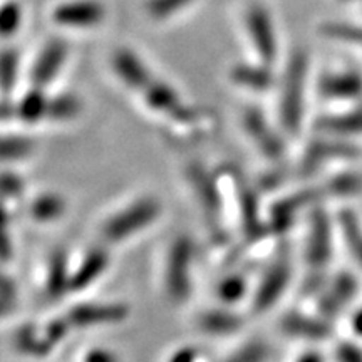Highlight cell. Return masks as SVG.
<instances>
[{"instance_id": "cell-23", "label": "cell", "mask_w": 362, "mask_h": 362, "mask_svg": "<svg viewBox=\"0 0 362 362\" xmlns=\"http://www.w3.org/2000/svg\"><path fill=\"white\" fill-rule=\"evenodd\" d=\"M356 279L349 274H341L336 279V282L330 285L329 291L324 293L322 300H320V312L325 315L337 314L347 302L352 300V297L356 296Z\"/></svg>"}, {"instance_id": "cell-11", "label": "cell", "mask_w": 362, "mask_h": 362, "mask_svg": "<svg viewBox=\"0 0 362 362\" xmlns=\"http://www.w3.org/2000/svg\"><path fill=\"white\" fill-rule=\"evenodd\" d=\"M330 253H332V243H330V223L324 211L315 210L310 218V232L307 237L305 260L312 270V279L322 280L320 272L325 270Z\"/></svg>"}, {"instance_id": "cell-22", "label": "cell", "mask_w": 362, "mask_h": 362, "mask_svg": "<svg viewBox=\"0 0 362 362\" xmlns=\"http://www.w3.org/2000/svg\"><path fill=\"white\" fill-rule=\"evenodd\" d=\"M252 285L248 282L247 275L242 272H233V274L225 275L215 287V296L218 298L220 305L233 309L238 302L245 300L252 296Z\"/></svg>"}, {"instance_id": "cell-1", "label": "cell", "mask_w": 362, "mask_h": 362, "mask_svg": "<svg viewBox=\"0 0 362 362\" xmlns=\"http://www.w3.org/2000/svg\"><path fill=\"white\" fill-rule=\"evenodd\" d=\"M163 216V203L155 194H138L121 203L98 225L99 243L104 247H119L138 238L158 223Z\"/></svg>"}, {"instance_id": "cell-12", "label": "cell", "mask_w": 362, "mask_h": 362, "mask_svg": "<svg viewBox=\"0 0 362 362\" xmlns=\"http://www.w3.org/2000/svg\"><path fill=\"white\" fill-rule=\"evenodd\" d=\"M111 69L119 83L134 93L141 94L149 83L155 79L146 62L128 47H121L112 54Z\"/></svg>"}, {"instance_id": "cell-26", "label": "cell", "mask_w": 362, "mask_h": 362, "mask_svg": "<svg viewBox=\"0 0 362 362\" xmlns=\"http://www.w3.org/2000/svg\"><path fill=\"white\" fill-rule=\"evenodd\" d=\"M21 76V56L16 49L6 47L0 51V93L8 96L17 88Z\"/></svg>"}, {"instance_id": "cell-40", "label": "cell", "mask_w": 362, "mask_h": 362, "mask_svg": "<svg viewBox=\"0 0 362 362\" xmlns=\"http://www.w3.org/2000/svg\"><path fill=\"white\" fill-rule=\"evenodd\" d=\"M0 297H7V298L16 297V287H13L12 280L7 279L2 272H0Z\"/></svg>"}, {"instance_id": "cell-34", "label": "cell", "mask_w": 362, "mask_h": 362, "mask_svg": "<svg viewBox=\"0 0 362 362\" xmlns=\"http://www.w3.org/2000/svg\"><path fill=\"white\" fill-rule=\"evenodd\" d=\"M362 188V180L356 175H344L332 180L327 187L322 188L324 193L330 194H351L359 192Z\"/></svg>"}, {"instance_id": "cell-14", "label": "cell", "mask_w": 362, "mask_h": 362, "mask_svg": "<svg viewBox=\"0 0 362 362\" xmlns=\"http://www.w3.org/2000/svg\"><path fill=\"white\" fill-rule=\"evenodd\" d=\"M110 267V253L104 250V245L90 248L83 255L79 264L71 269L69 293L83 292L94 285L106 274Z\"/></svg>"}, {"instance_id": "cell-19", "label": "cell", "mask_w": 362, "mask_h": 362, "mask_svg": "<svg viewBox=\"0 0 362 362\" xmlns=\"http://www.w3.org/2000/svg\"><path fill=\"white\" fill-rule=\"evenodd\" d=\"M69 279L71 267L67 255L62 250L52 253L47 265V272H45V297L51 298V300H56V298H61L64 293L69 292Z\"/></svg>"}, {"instance_id": "cell-36", "label": "cell", "mask_w": 362, "mask_h": 362, "mask_svg": "<svg viewBox=\"0 0 362 362\" xmlns=\"http://www.w3.org/2000/svg\"><path fill=\"white\" fill-rule=\"evenodd\" d=\"M8 210L6 208V202L0 200V260H7L11 257L12 243L8 237Z\"/></svg>"}, {"instance_id": "cell-3", "label": "cell", "mask_w": 362, "mask_h": 362, "mask_svg": "<svg viewBox=\"0 0 362 362\" xmlns=\"http://www.w3.org/2000/svg\"><path fill=\"white\" fill-rule=\"evenodd\" d=\"M185 181L192 189L194 205L200 210L205 223L214 230L215 235H220L223 230L225 203L218 180L198 163H192L185 170Z\"/></svg>"}, {"instance_id": "cell-32", "label": "cell", "mask_w": 362, "mask_h": 362, "mask_svg": "<svg viewBox=\"0 0 362 362\" xmlns=\"http://www.w3.org/2000/svg\"><path fill=\"white\" fill-rule=\"evenodd\" d=\"M341 226L347 245H349L352 253H354L356 259L362 264V232L356 216L351 211H344L341 215Z\"/></svg>"}, {"instance_id": "cell-43", "label": "cell", "mask_w": 362, "mask_h": 362, "mask_svg": "<svg viewBox=\"0 0 362 362\" xmlns=\"http://www.w3.org/2000/svg\"><path fill=\"white\" fill-rule=\"evenodd\" d=\"M352 327H354V330L359 336H362V310L357 312L354 319H352Z\"/></svg>"}, {"instance_id": "cell-8", "label": "cell", "mask_w": 362, "mask_h": 362, "mask_svg": "<svg viewBox=\"0 0 362 362\" xmlns=\"http://www.w3.org/2000/svg\"><path fill=\"white\" fill-rule=\"evenodd\" d=\"M51 19L64 29H94L106 19V7L99 0H67L52 8Z\"/></svg>"}, {"instance_id": "cell-42", "label": "cell", "mask_w": 362, "mask_h": 362, "mask_svg": "<svg viewBox=\"0 0 362 362\" xmlns=\"http://www.w3.org/2000/svg\"><path fill=\"white\" fill-rule=\"evenodd\" d=\"M296 362H324V357L317 352H307V354L298 357Z\"/></svg>"}, {"instance_id": "cell-29", "label": "cell", "mask_w": 362, "mask_h": 362, "mask_svg": "<svg viewBox=\"0 0 362 362\" xmlns=\"http://www.w3.org/2000/svg\"><path fill=\"white\" fill-rule=\"evenodd\" d=\"M83 104L74 94H61L51 98V116L49 121L52 123H67L79 116Z\"/></svg>"}, {"instance_id": "cell-38", "label": "cell", "mask_w": 362, "mask_h": 362, "mask_svg": "<svg viewBox=\"0 0 362 362\" xmlns=\"http://www.w3.org/2000/svg\"><path fill=\"white\" fill-rule=\"evenodd\" d=\"M166 362H202V354L197 347H178L166 357Z\"/></svg>"}, {"instance_id": "cell-10", "label": "cell", "mask_w": 362, "mask_h": 362, "mask_svg": "<svg viewBox=\"0 0 362 362\" xmlns=\"http://www.w3.org/2000/svg\"><path fill=\"white\" fill-rule=\"evenodd\" d=\"M242 126L253 146L262 156L269 160H280L284 156V141L277 131L269 124L264 112L257 107H247L242 115Z\"/></svg>"}, {"instance_id": "cell-31", "label": "cell", "mask_w": 362, "mask_h": 362, "mask_svg": "<svg viewBox=\"0 0 362 362\" xmlns=\"http://www.w3.org/2000/svg\"><path fill=\"white\" fill-rule=\"evenodd\" d=\"M267 359H269V347L262 341H250L230 352L220 362H267Z\"/></svg>"}, {"instance_id": "cell-20", "label": "cell", "mask_w": 362, "mask_h": 362, "mask_svg": "<svg viewBox=\"0 0 362 362\" xmlns=\"http://www.w3.org/2000/svg\"><path fill=\"white\" fill-rule=\"evenodd\" d=\"M359 155V149L352 144L334 141V139H317L307 148L304 156V166L307 170L315 168L325 160L332 158H354Z\"/></svg>"}, {"instance_id": "cell-5", "label": "cell", "mask_w": 362, "mask_h": 362, "mask_svg": "<svg viewBox=\"0 0 362 362\" xmlns=\"http://www.w3.org/2000/svg\"><path fill=\"white\" fill-rule=\"evenodd\" d=\"M291 279L292 265L287 253H284L267 267L264 274L260 275L259 282L253 285L250 296V307L253 314L262 315L272 310V307L284 297L288 284H291Z\"/></svg>"}, {"instance_id": "cell-30", "label": "cell", "mask_w": 362, "mask_h": 362, "mask_svg": "<svg viewBox=\"0 0 362 362\" xmlns=\"http://www.w3.org/2000/svg\"><path fill=\"white\" fill-rule=\"evenodd\" d=\"M194 0H148L146 12L153 21H168L192 6Z\"/></svg>"}, {"instance_id": "cell-6", "label": "cell", "mask_w": 362, "mask_h": 362, "mask_svg": "<svg viewBox=\"0 0 362 362\" xmlns=\"http://www.w3.org/2000/svg\"><path fill=\"white\" fill-rule=\"evenodd\" d=\"M245 29L259 62L272 66L277 59L279 45L275 24L269 8L260 2H252L245 12Z\"/></svg>"}, {"instance_id": "cell-2", "label": "cell", "mask_w": 362, "mask_h": 362, "mask_svg": "<svg viewBox=\"0 0 362 362\" xmlns=\"http://www.w3.org/2000/svg\"><path fill=\"white\" fill-rule=\"evenodd\" d=\"M197 247L192 237L180 233L166 247L161 262V292L171 304L183 305L193 292V270Z\"/></svg>"}, {"instance_id": "cell-13", "label": "cell", "mask_w": 362, "mask_h": 362, "mask_svg": "<svg viewBox=\"0 0 362 362\" xmlns=\"http://www.w3.org/2000/svg\"><path fill=\"white\" fill-rule=\"evenodd\" d=\"M143 104L155 115L165 116L171 121V124L178 119V116L188 107V104L181 101V96L173 86L163 83L160 79H153L146 89L139 94Z\"/></svg>"}, {"instance_id": "cell-24", "label": "cell", "mask_w": 362, "mask_h": 362, "mask_svg": "<svg viewBox=\"0 0 362 362\" xmlns=\"http://www.w3.org/2000/svg\"><path fill=\"white\" fill-rule=\"evenodd\" d=\"M67 211V202L57 193L37 194L29 203V216L40 223H49L62 218Z\"/></svg>"}, {"instance_id": "cell-15", "label": "cell", "mask_w": 362, "mask_h": 362, "mask_svg": "<svg viewBox=\"0 0 362 362\" xmlns=\"http://www.w3.org/2000/svg\"><path fill=\"white\" fill-rule=\"evenodd\" d=\"M194 325L202 334L210 337H228L243 327V319L230 307L218 305L198 312Z\"/></svg>"}, {"instance_id": "cell-18", "label": "cell", "mask_w": 362, "mask_h": 362, "mask_svg": "<svg viewBox=\"0 0 362 362\" xmlns=\"http://www.w3.org/2000/svg\"><path fill=\"white\" fill-rule=\"evenodd\" d=\"M319 90L329 99H356L362 94V78L352 71L327 74L320 79Z\"/></svg>"}, {"instance_id": "cell-41", "label": "cell", "mask_w": 362, "mask_h": 362, "mask_svg": "<svg viewBox=\"0 0 362 362\" xmlns=\"http://www.w3.org/2000/svg\"><path fill=\"white\" fill-rule=\"evenodd\" d=\"M12 302H13V298L0 297V319L11 314V312H12Z\"/></svg>"}, {"instance_id": "cell-25", "label": "cell", "mask_w": 362, "mask_h": 362, "mask_svg": "<svg viewBox=\"0 0 362 362\" xmlns=\"http://www.w3.org/2000/svg\"><path fill=\"white\" fill-rule=\"evenodd\" d=\"M37 144L29 136H0V163H16L34 155Z\"/></svg>"}, {"instance_id": "cell-33", "label": "cell", "mask_w": 362, "mask_h": 362, "mask_svg": "<svg viewBox=\"0 0 362 362\" xmlns=\"http://www.w3.org/2000/svg\"><path fill=\"white\" fill-rule=\"evenodd\" d=\"M322 34L329 39L362 45V29L356 25L341 24V22H330V24L322 25Z\"/></svg>"}, {"instance_id": "cell-7", "label": "cell", "mask_w": 362, "mask_h": 362, "mask_svg": "<svg viewBox=\"0 0 362 362\" xmlns=\"http://www.w3.org/2000/svg\"><path fill=\"white\" fill-rule=\"evenodd\" d=\"M72 329H98L124 322L129 307L123 302H81L64 314Z\"/></svg>"}, {"instance_id": "cell-35", "label": "cell", "mask_w": 362, "mask_h": 362, "mask_svg": "<svg viewBox=\"0 0 362 362\" xmlns=\"http://www.w3.org/2000/svg\"><path fill=\"white\" fill-rule=\"evenodd\" d=\"M24 193V181L16 173H2L0 175V200H17Z\"/></svg>"}, {"instance_id": "cell-39", "label": "cell", "mask_w": 362, "mask_h": 362, "mask_svg": "<svg viewBox=\"0 0 362 362\" xmlns=\"http://www.w3.org/2000/svg\"><path fill=\"white\" fill-rule=\"evenodd\" d=\"M339 362H362V351L354 344L344 342L336 351Z\"/></svg>"}, {"instance_id": "cell-21", "label": "cell", "mask_w": 362, "mask_h": 362, "mask_svg": "<svg viewBox=\"0 0 362 362\" xmlns=\"http://www.w3.org/2000/svg\"><path fill=\"white\" fill-rule=\"evenodd\" d=\"M230 78L237 86L248 90H267L274 84V74H272L270 66L259 64H237L230 72Z\"/></svg>"}, {"instance_id": "cell-9", "label": "cell", "mask_w": 362, "mask_h": 362, "mask_svg": "<svg viewBox=\"0 0 362 362\" xmlns=\"http://www.w3.org/2000/svg\"><path fill=\"white\" fill-rule=\"evenodd\" d=\"M69 56V47L64 40L51 39L42 45L30 67L29 79L33 88L45 89L59 78Z\"/></svg>"}, {"instance_id": "cell-4", "label": "cell", "mask_w": 362, "mask_h": 362, "mask_svg": "<svg viewBox=\"0 0 362 362\" xmlns=\"http://www.w3.org/2000/svg\"><path fill=\"white\" fill-rule=\"evenodd\" d=\"M307 76V57L304 52L293 54L284 78V90L280 96V123L285 133L297 134L304 116V90Z\"/></svg>"}, {"instance_id": "cell-17", "label": "cell", "mask_w": 362, "mask_h": 362, "mask_svg": "<svg viewBox=\"0 0 362 362\" xmlns=\"http://www.w3.org/2000/svg\"><path fill=\"white\" fill-rule=\"evenodd\" d=\"M279 327L287 336L307 339V341H322L330 336V327L324 320H317L300 314L284 315L280 319Z\"/></svg>"}, {"instance_id": "cell-28", "label": "cell", "mask_w": 362, "mask_h": 362, "mask_svg": "<svg viewBox=\"0 0 362 362\" xmlns=\"http://www.w3.org/2000/svg\"><path fill=\"white\" fill-rule=\"evenodd\" d=\"M24 22V7L17 0L0 4V37L8 39L21 30Z\"/></svg>"}, {"instance_id": "cell-16", "label": "cell", "mask_w": 362, "mask_h": 362, "mask_svg": "<svg viewBox=\"0 0 362 362\" xmlns=\"http://www.w3.org/2000/svg\"><path fill=\"white\" fill-rule=\"evenodd\" d=\"M13 106H16V117L25 124L42 123L49 121L51 116V98L45 94V89L33 88L19 101L13 103Z\"/></svg>"}, {"instance_id": "cell-37", "label": "cell", "mask_w": 362, "mask_h": 362, "mask_svg": "<svg viewBox=\"0 0 362 362\" xmlns=\"http://www.w3.org/2000/svg\"><path fill=\"white\" fill-rule=\"evenodd\" d=\"M79 362H119V357L104 347H89L79 356Z\"/></svg>"}, {"instance_id": "cell-27", "label": "cell", "mask_w": 362, "mask_h": 362, "mask_svg": "<svg viewBox=\"0 0 362 362\" xmlns=\"http://www.w3.org/2000/svg\"><path fill=\"white\" fill-rule=\"evenodd\" d=\"M317 129L324 131V133L327 134L362 133V111L322 117V119L317 123Z\"/></svg>"}]
</instances>
